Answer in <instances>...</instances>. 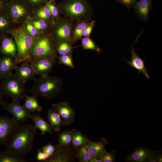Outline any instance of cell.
Returning a JSON list of instances; mask_svg holds the SVG:
<instances>
[{"mask_svg": "<svg viewBox=\"0 0 162 162\" xmlns=\"http://www.w3.org/2000/svg\"><path fill=\"white\" fill-rule=\"evenodd\" d=\"M37 130L34 125L17 124L5 146L6 150L25 158L32 149Z\"/></svg>", "mask_w": 162, "mask_h": 162, "instance_id": "6da1fadb", "label": "cell"}, {"mask_svg": "<svg viewBox=\"0 0 162 162\" xmlns=\"http://www.w3.org/2000/svg\"><path fill=\"white\" fill-rule=\"evenodd\" d=\"M34 80L32 87L29 90L33 95L50 100L56 98L62 90L63 81L59 77L48 75Z\"/></svg>", "mask_w": 162, "mask_h": 162, "instance_id": "7a4b0ae2", "label": "cell"}, {"mask_svg": "<svg viewBox=\"0 0 162 162\" xmlns=\"http://www.w3.org/2000/svg\"><path fill=\"white\" fill-rule=\"evenodd\" d=\"M58 4L61 13L73 20L91 19L93 16L89 0H66Z\"/></svg>", "mask_w": 162, "mask_h": 162, "instance_id": "3957f363", "label": "cell"}, {"mask_svg": "<svg viewBox=\"0 0 162 162\" xmlns=\"http://www.w3.org/2000/svg\"><path fill=\"white\" fill-rule=\"evenodd\" d=\"M19 25L13 27L8 33L13 38L17 46L15 60L17 64L28 60L35 38L26 31L21 24Z\"/></svg>", "mask_w": 162, "mask_h": 162, "instance_id": "277c9868", "label": "cell"}, {"mask_svg": "<svg viewBox=\"0 0 162 162\" xmlns=\"http://www.w3.org/2000/svg\"><path fill=\"white\" fill-rule=\"evenodd\" d=\"M57 54L56 45L50 31L42 33L34 38L29 58L30 62L43 57Z\"/></svg>", "mask_w": 162, "mask_h": 162, "instance_id": "5b68a950", "label": "cell"}, {"mask_svg": "<svg viewBox=\"0 0 162 162\" xmlns=\"http://www.w3.org/2000/svg\"><path fill=\"white\" fill-rule=\"evenodd\" d=\"M3 10L15 25L25 21L32 12L23 0H5Z\"/></svg>", "mask_w": 162, "mask_h": 162, "instance_id": "8992f818", "label": "cell"}, {"mask_svg": "<svg viewBox=\"0 0 162 162\" xmlns=\"http://www.w3.org/2000/svg\"><path fill=\"white\" fill-rule=\"evenodd\" d=\"M0 90L4 96L11 97L13 100H19L25 97V83L12 73L3 79Z\"/></svg>", "mask_w": 162, "mask_h": 162, "instance_id": "52a82bcc", "label": "cell"}, {"mask_svg": "<svg viewBox=\"0 0 162 162\" xmlns=\"http://www.w3.org/2000/svg\"><path fill=\"white\" fill-rule=\"evenodd\" d=\"M74 21L64 16L55 20L50 31L56 46L65 41L70 42Z\"/></svg>", "mask_w": 162, "mask_h": 162, "instance_id": "ba28073f", "label": "cell"}, {"mask_svg": "<svg viewBox=\"0 0 162 162\" xmlns=\"http://www.w3.org/2000/svg\"><path fill=\"white\" fill-rule=\"evenodd\" d=\"M2 109L12 115L13 118L18 124L24 123L30 118L32 113L28 111L20 103V101L13 100L10 103L5 101L1 104Z\"/></svg>", "mask_w": 162, "mask_h": 162, "instance_id": "9c48e42d", "label": "cell"}, {"mask_svg": "<svg viewBox=\"0 0 162 162\" xmlns=\"http://www.w3.org/2000/svg\"><path fill=\"white\" fill-rule=\"evenodd\" d=\"M58 54H55L30 62L36 74L40 76H48L56 62Z\"/></svg>", "mask_w": 162, "mask_h": 162, "instance_id": "30bf717a", "label": "cell"}, {"mask_svg": "<svg viewBox=\"0 0 162 162\" xmlns=\"http://www.w3.org/2000/svg\"><path fill=\"white\" fill-rule=\"evenodd\" d=\"M17 124L13 118L0 116V144L5 146Z\"/></svg>", "mask_w": 162, "mask_h": 162, "instance_id": "8fae6325", "label": "cell"}, {"mask_svg": "<svg viewBox=\"0 0 162 162\" xmlns=\"http://www.w3.org/2000/svg\"><path fill=\"white\" fill-rule=\"evenodd\" d=\"M52 106L58 113L63 120L64 125H69L74 122L75 112L67 102L53 104Z\"/></svg>", "mask_w": 162, "mask_h": 162, "instance_id": "7c38bea8", "label": "cell"}, {"mask_svg": "<svg viewBox=\"0 0 162 162\" xmlns=\"http://www.w3.org/2000/svg\"><path fill=\"white\" fill-rule=\"evenodd\" d=\"M22 63L20 66H16L15 68L16 76L25 83L30 80H35L36 74L30 63L27 61Z\"/></svg>", "mask_w": 162, "mask_h": 162, "instance_id": "4fadbf2b", "label": "cell"}, {"mask_svg": "<svg viewBox=\"0 0 162 162\" xmlns=\"http://www.w3.org/2000/svg\"><path fill=\"white\" fill-rule=\"evenodd\" d=\"M153 151L144 146L139 147L125 158L126 162H147Z\"/></svg>", "mask_w": 162, "mask_h": 162, "instance_id": "5bb4252c", "label": "cell"}, {"mask_svg": "<svg viewBox=\"0 0 162 162\" xmlns=\"http://www.w3.org/2000/svg\"><path fill=\"white\" fill-rule=\"evenodd\" d=\"M70 146L59 148L55 147L54 153L46 162H69L73 161L74 155L69 148Z\"/></svg>", "mask_w": 162, "mask_h": 162, "instance_id": "9a60e30c", "label": "cell"}, {"mask_svg": "<svg viewBox=\"0 0 162 162\" xmlns=\"http://www.w3.org/2000/svg\"><path fill=\"white\" fill-rule=\"evenodd\" d=\"M17 50L16 44L13 37L2 35L0 47L1 54L4 56H11L15 61Z\"/></svg>", "mask_w": 162, "mask_h": 162, "instance_id": "2e32d148", "label": "cell"}, {"mask_svg": "<svg viewBox=\"0 0 162 162\" xmlns=\"http://www.w3.org/2000/svg\"><path fill=\"white\" fill-rule=\"evenodd\" d=\"M139 36V35L138 36L135 42L131 47V61H125L127 62L128 65H130L131 68H134L138 71V74L142 73L148 79L149 78L150 76L148 73V70H147L145 66V61L138 56L134 50V44L137 40Z\"/></svg>", "mask_w": 162, "mask_h": 162, "instance_id": "e0dca14e", "label": "cell"}, {"mask_svg": "<svg viewBox=\"0 0 162 162\" xmlns=\"http://www.w3.org/2000/svg\"><path fill=\"white\" fill-rule=\"evenodd\" d=\"M107 144L108 141L104 138L97 142L90 141L87 145V150L92 158H100L106 152L105 146Z\"/></svg>", "mask_w": 162, "mask_h": 162, "instance_id": "ac0fdd59", "label": "cell"}, {"mask_svg": "<svg viewBox=\"0 0 162 162\" xmlns=\"http://www.w3.org/2000/svg\"><path fill=\"white\" fill-rule=\"evenodd\" d=\"M15 61L12 57L4 56L0 58V80L11 74L17 66Z\"/></svg>", "mask_w": 162, "mask_h": 162, "instance_id": "d6986e66", "label": "cell"}, {"mask_svg": "<svg viewBox=\"0 0 162 162\" xmlns=\"http://www.w3.org/2000/svg\"><path fill=\"white\" fill-rule=\"evenodd\" d=\"M90 20L88 19H82L77 20L74 22L70 41L72 45L81 39L82 32Z\"/></svg>", "mask_w": 162, "mask_h": 162, "instance_id": "ffe728a7", "label": "cell"}, {"mask_svg": "<svg viewBox=\"0 0 162 162\" xmlns=\"http://www.w3.org/2000/svg\"><path fill=\"white\" fill-rule=\"evenodd\" d=\"M30 17L41 19L52 25L55 21L46 4L41 5L35 8L32 12Z\"/></svg>", "mask_w": 162, "mask_h": 162, "instance_id": "44dd1931", "label": "cell"}, {"mask_svg": "<svg viewBox=\"0 0 162 162\" xmlns=\"http://www.w3.org/2000/svg\"><path fill=\"white\" fill-rule=\"evenodd\" d=\"M152 1V0H140L134 4L135 11L143 20L146 21L148 18Z\"/></svg>", "mask_w": 162, "mask_h": 162, "instance_id": "7402d4cb", "label": "cell"}, {"mask_svg": "<svg viewBox=\"0 0 162 162\" xmlns=\"http://www.w3.org/2000/svg\"><path fill=\"white\" fill-rule=\"evenodd\" d=\"M47 113L48 122L52 130L56 132L59 131L61 127L64 125L62 118L57 112L52 108L49 109Z\"/></svg>", "mask_w": 162, "mask_h": 162, "instance_id": "603a6c76", "label": "cell"}, {"mask_svg": "<svg viewBox=\"0 0 162 162\" xmlns=\"http://www.w3.org/2000/svg\"><path fill=\"white\" fill-rule=\"evenodd\" d=\"M30 118L34 121L36 128L41 131L42 135H44L46 133L52 134V129L48 122L45 121L39 115L32 113Z\"/></svg>", "mask_w": 162, "mask_h": 162, "instance_id": "cb8c5ba5", "label": "cell"}, {"mask_svg": "<svg viewBox=\"0 0 162 162\" xmlns=\"http://www.w3.org/2000/svg\"><path fill=\"white\" fill-rule=\"evenodd\" d=\"M38 96L33 95L29 96L25 94V100L24 106L31 113H34L35 111L40 112L42 109V107L39 104Z\"/></svg>", "mask_w": 162, "mask_h": 162, "instance_id": "d4e9b609", "label": "cell"}, {"mask_svg": "<svg viewBox=\"0 0 162 162\" xmlns=\"http://www.w3.org/2000/svg\"><path fill=\"white\" fill-rule=\"evenodd\" d=\"M15 26L3 10L0 13V34L2 36L8 33L10 30Z\"/></svg>", "mask_w": 162, "mask_h": 162, "instance_id": "484cf974", "label": "cell"}, {"mask_svg": "<svg viewBox=\"0 0 162 162\" xmlns=\"http://www.w3.org/2000/svg\"><path fill=\"white\" fill-rule=\"evenodd\" d=\"M28 19L40 33L50 31L52 25L49 22L40 19L29 17Z\"/></svg>", "mask_w": 162, "mask_h": 162, "instance_id": "4316f807", "label": "cell"}, {"mask_svg": "<svg viewBox=\"0 0 162 162\" xmlns=\"http://www.w3.org/2000/svg\"><path fill=\"white\" fill-rule=\"evenodd\" d=\"M73 130H67L62 132L58 135V141L55 146L57 148L69 146L71 144Z\"/></svg>", "mask_w": 162, "mask_h": 162, "instance_id": "83f0119b", "label": "cell"}, {"mask_svg": "<svg viewBox=\"0 0 162 162\" xmlns=\"http://www.w3.org/2000/svg\"><path fill=\"white\" fill-rule=\"evenodd\" d=\"M25 158L20 157L9 151L0 152V162H26Z\"/></svg>", "mask_w": 162, "mask_h": 162, "instance_id": "f1b7e54d", "label": "cell"}, {"mask_svg": "<svg viewBox=\"0 0 162 162\" xmlns=\"http://www.w3.org/2000/svg\"><path fill=\"white\" fill-rule=\"evenodd\" d=\"M71 145L75 148L87 145L90 141L87 137L83 135L81 133L73 129Z\"/></svg>", "mask_w": 162, "mask_h": 162, "instance_id": "f546056e", "label": "cell"}, {"mask_svg": "<svg viewBox=\"0 0 162 162\" xmlns=\"http://www.w3.org/2000/svg\"><path fill=\"white\" fill-rule=\"evenodd\" d=\"M69 41H65L61 43L56 46V51L58 55L61 56L72 54L74 47Z\"/></svg>", "mask_w": 162, "mask_h": 162, "instance_id": "4dcf8cb0", "label": "cell"}, {"mask_svg": "<svg viewBox=\"0 0 162 162\" xmlns=\"http://www.w3.org/2000/svg\"><path fill=\"white\" fill-rule=\"evenodd\" d=\"M80 40L81 46L84 49L94 51L99 53L101 52V49L90 37H82Z\"/></svg>", "mask_w": 162, "mask_h": 162, "instance_id": "1f68e13d", "label": "cell"}, {"mask_svg": "<svg viewBox=\"0 0 162 162\" xmlns=\"http://www.w3.org/2000/svg\"><path fill=\"white\" fill-rule=\"evenodd\" d=\"M87 145L82 146L76 148V157L79 161L90 162L92 157L87 150Z\"/></svg>", "mask_w": 162, "mask_h": 162, "instance_id": "d6a6232c", "label": "cell"}, {"mask_svg": "<svg viewBox=\"0 0 162 162\" xmlns=\"http://www.w3.org/2000/svg\"><path fill=\"white\" fill-rule=\"evenodd\" d=\"M46 4L55 20L60 17L61 13L58 4L56 2V0H49Z\"/></svg>", "mask_w": 162, "mask_h": 162, "instance_id": "836d02e7", "label": "cell"}, {"mask_svg": "<svg viewBox=\"0 0 162 162\" xmlns=\"http://www.w3.org/2000/svg\"><path fill=\"white\" fill-rule=\"evenodd\" d=\"M21 24L26 31L34 38H35L41 33L35 28L28 18Z\"/></svg>", "mask_w": 162, "mask_h": 162, "instance_id": "e575fe53", "label": "cell"}, {"mask_svg": "<svg viewBox=\"0 0 162 162\" xmlns=\"http://www.w3.org/2000/svg\"><path fill=\"white\" fill-rule=\"evenodd\" d=\"M58 64L67 66L72 69L75 68L72 54L59 56Z\"/></svg>", "mask_w": 162, "mask_h": 162, "instance_id": "d590c367", "label": "cell"}, {"mask_svg": "<svg viewBox=\"0 0 162 162\" xmlns=\"http://www.w3.org/2000/svg\"><path fill=\"white\" fill-rule=\"evenodd\" d=\"M32 12L37 7L46 4L49 0H23Z\"/></svg>", "mask_w": 162, "mask_h": 162, "instance_id": "8d00e7d4", "label": "cell"}, {"mask_svg": "<svg viewBox=\"0 0 162 162\" xmlns=\"http://www.w3.org/2000/svg\"><path fill=\"white\" fill-rule=\"evenodd\" d=\"M116 151L110 152L106 151L100 158L102 162H114L116 160Z\"/></svg>", "mask_w": 162, "mask_h": 162, "instance_id": "74e56055", "label": "cell"}, {"mask_svg": "<svg viewBox=\"0 0 162 162\" xmlns=\"http://www.w3.org/2000/svg\"><path fill=\"white\" fill-rule=\"evenodd\" d=\"M95 24L96 22L94 20L90 21L83 30L82 34V37H90Z\"/></svg>", "mask_w": 162, "mask_h": 162, "instance_id": "f35d334b", "label": "cell"}, {"mask_svg": "<svg viewBox=\"0 0 162 162\" xmlns=\"http://www.w3.org/2000/svg\"><path fill=\"white\" fill-rule=\"evenodd\" d=\"M55 150V146H53L51 144H48L43 146L41 149L43 152L49 155L50 157L53 155Z\"/></svg>", "mask_w": 162, "mask_h": 162, "instance_id": "ab89813d", "label": "cell"}, {"mask_svg": "<svg viewBox=\"0 0 162 162\" xmlns=\"http://www.w3.org/2000/svg\"><path fill=\"white\" fill-rule=\"evenodd\" d=\"M50 157L43 152L41 149H38V151L36 158L38 161L46 162Z\"/></svg>", "mask_w": 162, "mask_h": 162, "instance_id": "60d3db41", "label": "cell"}, {"mask_svg": "<svg viewBox=\"0 0 162 162\" xmlns=\"http://www.w3.org/2000/svg\"><path fill=\"white\" fill-rule=\"evenodd\" d=\"M117 2H119L129 9L132 7L136 2V0H116Z\"/></svg>", "mask_w": 162, "mask_h": 162, "instance_id": "b9f144b4", "label": "cell"}, {"mask_svg": "<svg viewBox=\"0 0 162 162\" xmlns=\"http://www.w3.org/2000/svg\"><path fill=\"white\" fill-rule=\"evenodd\" d=\"M158 162H162V153L161 150H159L154 151Z\"/></svg>", "mask_w": 162, "mask_h": 162, "instance_id": "7bdbcfd3", "label": "cell"}, {"mask_svg": "<svg viewBox=\"0 0 162 162\" xmlns=\"http://www.w3.org/2000/svg\"><path fill=\"white\" fill-rule=\"evenodd\" d=\"M147 162H158L154 151L152 152Z\"/></svg>", "mask_w": 162, "mask_h": 162, "instance_id": "ee69618b", "label": "cell"}, {"mask_svg": "<svg viewBox=\"0 0 162 162\" xmlns=\"http://www.w3.org/2000/svg\"><path fill=\"white\" fill-rule=\"evenodd\" d=\"M5 0H0V13L3 10Z\"/></svg>", "mask_w": 162, "mask_h": 162, "instance_id": "f6af8a7d", "label": "cell"}, {"mask_svg": "<svg viewBox=\"0 0 162 162\" xmlns=\"http://www.w3.org/2000/svg\"><path fill=\"white\" fill-rule=\"evenodd\" d=\"M4 96L0 90V104H1L4 102Z\"/></svg>", "mask_w": 162, "mask_h": 162, "instance_id": "bcb514c9", "label": "cell"}, {"mask_svg": "<svg viewBox=\"0 0 162 162\" xmlns=\"http://www.w3.org/2000/svg\"><path fill=\"white\" fill-rule=\"evenodd\" d=\"M90 162H102L100 158H92Z\"/></svg>", "mask_w": 162, "mask_h": 162, "instance_id": "7dc6e473", "label": "cell"}, {"mask_svg": "<svg viewBox=\"0 0 162 162\" xmlns=\"http://www.w3.org/2000/svg\"><path fill=\"white\" fill-rule=\"evenodd\" d=\"M62 1H65V0H62Z\"/></svg>", "mask_w": 162, "mask_h": 162, "instance_id": "c3c4849f", "label": "cell"}, {"mask_svg": "<svg viewBox=\"0 0 162 162\" xmlns=\"http://www.w3.org/2000/svg\"><path fill=\"white\" fill-rule=\"evenodd\" d=\"M0 58H1V57H0Z\"/></svg>", "mask_w": 162, "mask_h": 162, "instance_id": "681fc988", "label": "cell"}]
</instances>
